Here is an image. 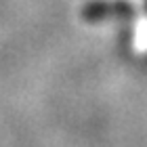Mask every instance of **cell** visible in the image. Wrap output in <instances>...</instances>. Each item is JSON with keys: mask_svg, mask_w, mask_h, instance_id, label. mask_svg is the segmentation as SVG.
Masks as SVG:
<instances>
[{"mask_svg": "<svg viewBox=\"0 0 147 147\" xmlns=\"http://www.w3.org/2000/svg\"><path fill=\"white\" fill-rule=\"evenodd\" d=\"M145 9H147V0H145Z\"/></svg>", "mask_w": 147, "mask_h": 147, "instance_id": "7a4b0ae2", "label": "cell"}, {"mask_svg": "<svg viewBox=\"0 0 147 147\" xmlns=\"http://www.w3.org/2000/svg\"><path fill=\"white\" fill-rule=\"evenodd\" d=\"M86 11H99L92 13L86 19H101V17H130L132 15V4L128 0H111V2H95L86 6Z\"/></svg>", "mask_w": 147, "mask_h": 147, "instance_id": "6da1fadb", "label": "cell"}]
</instances>
